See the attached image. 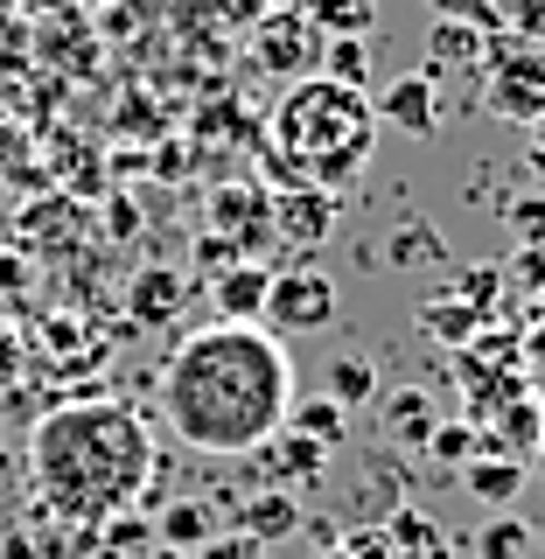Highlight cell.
Wrapping results in <instances>:
<instances>
[{
    "label": "cell",
    "mask_w": 545,
    "mask_h": 559,
    "mask_svg": "<svg viewBox=\"0 0 545 559\" xmlns=\"http://www.w3.org/2000/svg\"><path fill=\"white\" fill-rule=\"evenodd\" d=\"M294 364L266 322H210L162 364V419L197 454H252L287 427Z\"/></svg>",
    "instance_id": "cell-1"
},
{
    "label": "cell",
    "mask_w": 545,
    "mask_h": 559,
    "mask_svg": "<svg viewBox=\"0 0 545 559\" xmlns=\"http://www.w3.org/2000/svg\"><path fill=\"white\" fill-rule=\"evenodd\" d=\"M28 476L35 503L63 524L98 532V524L127 518L154 476L147 413L127 399H63L28 427Z\"/></svg>",
    "instance_id": "cell-2"
},
{
    "label": "cell",
    "mask_w": 545,
    "mask_h": 559,
    "mask_svg": "<svg viewBox=\"0 0 545 559\" xmlns=\"http://www.w3.org/2000/svg\"><path fill=\"white\" fill-rule=\"evenodd\" d=\"M371 140H378V105L371 92L357 84H336V78H294L280 92L273 119H266V154L287 182L301 189H349L371 162Z\"/></svg>",
    "instance_id": "cell-3"
},
{
    "label": "cell",
    "mask_w": 545,
    "mask_h": 559,
    "mask_svg": "<svg viewBox=\"0 0 545 559\" xmlns=\"http://www.w3.org/2000/svg\"><path fill=\"white\" fill-rule=\"evenodd\" d=\"M483 98L497 119H518L532 127L545 112V43H511V35H489V57H483Z\"/></svg>",
    "instance_id": "cell-4"
},
{
    "label": "cell",
    "mask_w": 545,
    "mask_h": 559,
    "mask_svg": "<svg viewBox=\"0 0 545 559\" xmlns=\"http://www.w3.org/2000/svg\"><path fill=\"white\" fill-rule=\"evenodd\" d=\"M203 224H210V238H224L238 259L266 252L273 245V189L259 182V175H224L203 203Z\"/></svg>",
    "instance_id": "cell-5"
},
{
    "label": "cell",
    "mask_w": 545,
    "mask_h": 559,
    "mask_svg": "<svg viewBox=\"0 0 545 559\" xmlns=\"http://www.w3.org/2000/svg\"><path fill=\"white\" fill-rule=\"evenodd\" d=\"M259 322L273 336H308V329H329L336 322V280L329 273H273V294H266V314Z\"/></svg>",
    "instance_id": "cell-6"
},
{
    "label": "cell",
    "mask_w": 545,
    "mask_h": 559,
    "mask_svg": "<svg viewBox=\"0 0 545 559\" xmlns=\"http://www.w3.org/2000/svg\"><path fill=\"white\" fill-rule=\"evenodd\" d=\"M315 57H322V28L308 22V8H273L252 28V63L273 70V78H301Z\"/></svg>",
    "instance_id": "cell-7"
},
{
    "label": "cell",
    "mask_w": 545,
    "mask_h": 559,
    "mask_svg": "<svg viewBox=\"0 0 545 559\" xmlns=\"http://www.w3.org/2000/svg\"><path fill=\"white\" fill-rule=\"evenodd\" d=\"M35 357H43V371L49 378H63V384H78V378H92L98 364H105V343L92 336V329L78 322V314H49L43 329H35Z\"/></svg>",
    "instance_id": "cell-8"
},
{
    "label": "cell",
    "mask_w": 545,
    "mask_h": 559,
    "mask_svg": "<svg viewBox=\"0 0 545 559\" xmlns=\"http://www.w3.org/2000/svg\"><path fill=\"white\" fill-rule=\"evenodd\" d=\"M189 294H197V280L182 266H140L127 280V322L133 329H168L175 314L189 308Z\"/></svg>",
    "instance_id": "cell-9"
},
{
    "label": "cell",
    "mask_w": 545,
    "mask_h": 559,
    "mask_svg": "<svg viewBox=\"0 0 545 559\" xmlns=\"http://www.w3.org/2000/svg\"><path fill=\"white\" fill-rule=\"evenodd\" d=\"M329 231H336V197L329 189H301V182H287V189H273V238L280 245H322Z\"/></svg>",
    "instance_id": "cell-10"
},
{
    "label": "cell",
    "mask_w": 545,
    "mask_h": 559,
    "mask_svg": "<svg viewBox=\"0 0 545 559\" xmlns=\"http://www.w3.org/2000/svg\"><path fill=\"white\" fill-rule=\"evenodd\" d=\"M371 105H378L384 127H399V133H413V140H434V127H441V92H434L427 70L392 78V84H384V98H371Z\"/></svg>",
    "instance_id": "cell-11"
},
{
    "label": "cell",
    "mask_w": 545,
    "mask_h": 559,
    "mask_svg": "<svg viewBox=\"0 0 545 559\" xmlns=\"http://www.w3.org/2000/svg\"><path fill=\"white\" fill-rule=\"evenodd\" d=\"M232 532L252 538V546H280V538L301 532V503H294L287 489H259L252 503H238V511H232Z\"/></svg>",
    "instance_id": "cell-12"
},
{
    "label": "cell",
    "mask_w": 545,
    "mask_h": 559,
    "mask_svg": "<svg viewBox=\"0 0 545 559\" xmlns=\"http://www.w3.org/2000/svg\"><path fill=\"white\" fill-rule=\"evenodd\" d=\"M384 433H392V448L406 454H427V433L441 427V413H434V392H419V384H399V392H384Z\"/></svg>",
    "instance_id": "cell-13"
},
{
    "label": "cell",
    "mask_w": 545,
    "mask_h": 559,
    "mask_svg": "<svg viewBox=\"0 0 545 559\" xmlns=\"http://www.w3.org/2000/svg\"><path fill=\"white\" fill-rule=\"evenodd\" d=\"M210 294H217V322H259V314H266V294H273V273L259 266V259H245V266L210 280Z\"/></svg>",
    "instance_id": "cell-14"
},
{
    "label": "cell",
    "mask_w": 545,
    "mask_h": 559,
    "mask_svg": "<svg viewBox=\"0 0 545 559\" xmlns=\"http://www.w3.org/2000/svg\"><path fill=\"white\" fill-rule=\"evenodd\" d=\"M259 454V468H266V489H287V483H308V476H322V462H329V448H315L308 433H273L266 448H252Z\"/></svg>",
    "instance_id": "cell-15"
},
{
    "label": "cell",
    "mask_w": 545,
    "mask_h": 559,
    "mask_svg": "<svg viewBox=\"0 0 545 559\" xmlns=\"http://www.w3.org/2000/svg\"><path fill=\"white\" fill-rule=\"evenodd\" d=\"M462 489L476 503H518V489H524V462H511V454H476V462H462Z\"/></svg>",
    "instance_id": "cell-16"
},
{
    "label": "cell",
    "mask_w": 545,
    "mask_h": 559,
    "mask_svg": "<svg viewBox=\"0 0 545 559\" xmlns=\"http://www.w3.org/2000/svg\"><path fill=\"white\" fill-rule=\"evenodd\" d=\"M154 532H162V546L168 552H197V546H210V538H217V518H210V503L203 497H182V503H168L162 518H154Z\"/></svg>",
    "instance_id": "cell-17"
},
{
    "label": "cell",
    "mask_w": 545,
    "mask_h": 559,
    "mask_svg": "<svg viewBox=\"0 0 545 559\" xmlns=\"http://www.w3.org/2000/svg\"><path fill=\"white\" fill-rule=\"evenodd\" d=\"M483 57H489V35L483 28L434 22V35H427V78H434V70H469V63H483Z\"/></svg>",
    "instance_id": "cell-18"
},
{
    "label": "cell",
    "mask_w": 545,
    "mask_h": 559,
    "mask_svg": "<svg viewBox=\"0 0 545 559\" xmlns=\"http://www.w3.org/2000/svg\"><path fill=\"white\" fill-rule=\"evenodd\" d=\"M287 419H294V433H308L315 448H343V441H349V413H343L329 392H322V399H294Z\"/></svg>",
    "instance_id": "cell-19"
},
{
    "label": "cell",
    "mask_w": 545,
    "mask_h": 559,
    "mask_svg": "<svg viewBox=\"0 0 545 559\" xmlns=\"http://www.w3.org/2000/svg\"><path fill=\"white\" fill-rule=\"evenodd\" d=\"M427 454L441 468H462V462H476L483 454V433H476V419H441V427L427 433Z\"/></svg>",
    "instance_id": "cell-20"
},
{
    "label": "cell",
    "mask_w": 545,
    "mask_h": 559,
    "mask_svg": "<svg viewBox=\"0 0 545 559\" xmlns=\"http://www.w3.org/2000/svg\"><path fill=\"white\" fill-rule=\"evenodd\" d=\"M419 322H427L441 343H476L483 336V314L469 308V301H454V294H448V301H427V308H419Z\"/></svg>",
    "instance_id": "cell-21"
},
{
    "label": "cell",
    "mask_w": 545,
    "mask_h": 559,
    "mask_svg": "<svg viewBox=\"0 0 545 559\" xmlns=\"http://www.w3.org/2000/svg\"><path fill=\"white\" fill-rule=\"evenodd\" d=\"M329 399L349 413V406H364V399H378V371L364 357H336L329 364Z\"/></svg>",
    "instance_id": "cell-22"
},
{
    "label": "cell",
    "mask_w": 545,
    "mask_h": 559,
    "mask_svg": "<svg viewBox=\"0 0 545 559\" xmlns=\"http://www.w3.org/2000/svg\"><path fill=\"white\" fill-rule=\"evenodd\" d=\"M406 552V559H441V532H434L419 511H392V532H384V552Z\"/></svg>",
    "instance_id": "cell-23"
},
{
    "label": "cell",
    "mask_w": 545,
    "mask_h": 559,
    "mask_svg": "<svg viewBox=\"0 0 545 559\" xmlns=\"http://www.w3.org/2000/svg\"><path fill=\"white\" fill-rule=\"evenodd\" d=\"M308 22L322 35H357V43H364V28H371V0H308Z\"/></svg>",
    "instance_id": "cell-24"
},
{
    "label": "cell",
    "mask_w": 545,
    "mask_h": 559,
    "mask_svg": "<svg viewBox=\"0 0 545 559\" xmlns=\"http://www.w3.org/2000/svg\"><path fill=\"white\" fill-rule=\"evenodd\" d=\"M483 559H532V524L524 518H489L483 538H476Z\"/></svg>",
    "instance_id": "cell-25"
},
{
    "label": "cell",
    "mask_w": 545,
    "mask_h": 559,
    "mask_svg": "<svg viewBox=\"0 0 545 559\" xmlns=\"http://www.w3.org/2000/svg\"><path fill=\"white\" fill-rule=\"evenodd\" d=\"M427 8H434V22H469L483 35H503V8H497V0H427Z\"/></svg>",
    "instance_id": "cell-26"
},
{
    "label": "cell",
    "mask_w": 545,
    "mask_h": 559,
    "mask_svg": "<svg viewBox=\"0 0 545 559\" xmlns=\"http://www.w3.org/2000/svg\"><path fill=\"white\" fill-rule=\"evenodd\" d=\"M511 43H545V0H497Z\"/></svg>",
    "instance_id": "cell-27"
},
{
    "label": "cell",
    "mask_w": 545,
    "mask_h": 559,
    "mask_svg": "<svg viewBox=\"0 0 545 559\" xmlns=\"http://www.w3.org/2000/svg\"><path fill=\"white\" fill-rule=\"evenodd\" d=\"M427 259H441V238H434L427 224H406V231L392 238V266H427Z\"/></svg>",
    "instance_id": "cell-28"
},
{
    "label": "cell",
    "mask_w": 545,
    "mask_h": 559,
    "mask_svg": "<svg viewBox=\"0 0 545 559\" xmlns=\"http://www.w3.org/2000/svg\"><path fill=\"white\" fill-rule=\"evenodd\" d=\"M322 78L357 84V92H364V43H357V35H336V43H329V70H322Z\"/></svg>",
    "instance_id": "cell-29"
},
{
    "label": "cell",
    "mask_w": 545,
    "mask_h": 559,
    "mask_svg": "<svg viewBox=\"0 0 545 559\" xmlns=\"http://www.w3.org/2000/svg\"><path fill=\"white\" fill-rule=\"evenodd\" d=\"M22 371H28V343L14 336L8 322H0V392H14V384H22Z\"/></svg>",
    "instance_id": "cell-30"
},
{
    "label": "cell",
    "mask_w": 545,
    "mask_h": 559,
    "mask_svg": "<svg viewBox=\"0 0 545 559\" xmlns=\"http://www.w3.org/2000/svg\"><path fill=\"white\" fill-rule=\"evenodd\" d=\"M189 559H266V546H252V538H238V532H217L210 546H197Z\"/></svg>",
    "instance_id": "cell-31"
},
{
    "label": "cell",
    "mask_w": 545,
    "mask_h": 559,
    "mask_svg": "<svg viewBox=\"0 0 545 559\" xmlns=\"http://www.w3.org/2000/svg\"><path fill=\"white\" fill-rule=\"evenodd\" d=\"M497 280H503L497 266H469V273H462V301L483 314V301H497Z\"/></svg>",
    "instance_id": "cell-32"
},
{
    "label": "cell",
    "mask_w": 545,
    "mask_h": 559,
    "mask_svg": "<svg viewBox=\"0 0 545 559\" xmlns=\"http://www.w3.org/2000/svg\"><path fill=\"white\" fill-rule=\"evenodd\" d=\"M511 224L524 245H545V203H511Z\"/></svg>",
    "instance_id": "cell-33"
},
{
    "label": "cell",
    "mask_w": 545,
    "mask_h": 559,
    "mask_svg": "<svg viewBox=\"0 0 545 559\" xmlns=\"http://www.w3.org/2000/svg\"><path fill=\"white\" fill-rule=\"evenodd\" d=\"M140 231V210L133 203H112V238H133Z\"/></svg>",
    "instance_id": "cell-34"
},
{
    "label": "cell",
    "mask_w": 545,
    "mask_h": 559,
    "mask_svg": "<svg viewBox=\"0 0 545 559\" xmlns=\"http://www.w3.org/2000/svg\"><path fill=\"white\" fill-rule=\"evenodd\" d=\"M532 168H538V175H545V112H538V119H532Z\"/></svg>",
    "instance_id": "cell-35"
},
{
    "label": "cell",
    "mask_w": 545,
    "mask_h": 559,
    "mask_svg": "<svg viewBox=\"0 0 545 559\" xmlns=\"http://www.w3.org/2000/svg\"><path fill=\"white\" fill-rule=\"evenodd\" d=\"M532 552H545V524H538V532H532Z\"/></svg>",
    "instance_id": "cell-36"
},
{
    "label": "cell",
    "mask_w": 545,
    "mask_h": 559,
    "mask_svg": "<svg viewBox=\"0 0 545 559\" xmlns=\"http://www.w3.org/2000/svg\"><path fill=\"white\" fill-rule=\"evenodd\" d=\"M0 266H8V231H0Z\"/></svg>",
    "instance_id": "cell-37"
},
{
    "label": "cell",
    "mask_w": 545,
    "mask_h": 559,
    "mask_svg": "<svg viewBox=\"0 0 545 559\" xmlns=\"http://www.w3.org/2000/svg\"><path fill=\"white\" fill-rule=\"evenodd\" d=\"M538 468H545V433H538Z\"/></svg>",
    "instance_id": "cell-38"
},
{
    "label": "cell",
    "mask_w": 545,
    "mask_h": 559,
    "mask_svg": "<svg viewBox=\"0 0 545 559\" xmlns=\"http://www.w3.org/2000/svg\"><path fill=\"white\" fill-rule=\"evenodd\" d=\"M315 559H343V552H315Z\"/></svg>",
    "instance_id": "cell-39"
},
{
    "label": "cell",
    "mask_w": 545,
    "mask_h": 559,
    "mask_svg": "<svg viewBox=\"0 0 545 559\" xmlns=\"http://www.w3.org/2000/svg\"><path fill=\"white\" fill-rule=\"evenodd\" d=\"M538 413H545V399H538Z\"/></svg>",
    "instance_id": "cell-40"
}]
</instances>
